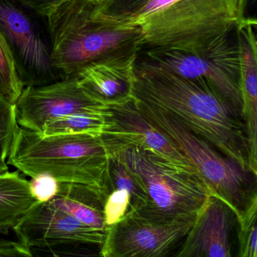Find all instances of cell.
<instances>
[{
    "mask_svg": "<svg viewBox=\"0 0 257 257\" xmlns=\"http://www.w3.org/2000/svg\"><path fill=\"white\" fill-rule=\"evenodd\" d=\"M247 3L248 0H177L131 21L143 31L140 48L187 49L209 43L235 30L247 17Z\"/></svg>",
    "mask_w": 257,
    "mask_h": 257,
    "instance_id": "obj_6",
    "label": "cell"
},
{
    "mask_svg": "<svg viewBox=\"0 0 257 257\" xmlns=\"http://www.w3.org/2000/svg\"><path fill=\"white\" fill-rule=\"evenodd\" d=\"M107 108L84 93L75 77L45 85L24 87L15 103L19 126L39 134L45 123L52 119Z\"/></svg>",
    "mask_w": 257,
    "mask_h": 257,
    "instance_id": "obj_10",
    "label": "cell"
},
{
    "mask_svg": "<svg viewBox=\"0 0 257 257\" xmlns=\"http://www.w3.org/2000/svg\"><path fill=\"white\" fill-rule=\"evenodd\" d=\"M109 175L110 192L125 190L129 193V213L138 211L146 205L147 193L143 180L123 160L113 154H109Z\"/></svg>",
    "mask_w": 257,
    "mask_h": 257,
    "instance_id": "obj_19",
    "label": "cell"
},
{
    "mask_svg": "<svg viewBox=\"0 0 257 257\" xmlns=\"http://www.w3.org/2000/svg\"><path fill=\"white\" fill-rule=\"evenodd\" d=\"M94 0H69L46 18L51 60L63 78H72L91 63L137 52L141 27L128 21L106 19L94 12Z\"/></svg>",
    "mask_w": 257,
    "mask_h": 257,
    "instance_id": "obj_2",
    "label": "cell"
},
{
    "mask_svg": "<svg viewBox=\"0 0 257 257\" xmlns=\"http://www.w3.org/2000/svg\"><path fill=\"white\" fill-rule=\"evenodd\" d=\"M102 139L109 154L123 160L144 183L146 205L133 213L168 221L195 220L213 196L197 171L177 166L137 145Z\"/></svg>",
    "mask_w": 257,
    "mask_h": 257,
    "instance_id": "obj_4",
    "label": "cell"
},
{
    "mask_svg": "<svg viewBox=\"0 0 257 257\" xmlns=\"http://www.w3.org/2000/svg\"><path fill=\"white\" fill-rule=\"evenodd\" d=\"M0 31L13 52L24 87L64 79L51 60L46 18L14 0H0Z\"/></svg>",
    "mask_w": 257,
    "mask_h": 257,
    "instance_id": "obj_8",
    "label": "cell"
},
{
    "mask_svg": "<svg viewBox=\"0 0 257 257\" xmlns=\"http://www.w3.org/2000/svg\"><path fill=\"white\" fill-rule=\"evenodd\" d=\"M131 196L125 190H113L109 193L104 203L106 229L123 219L129 213Z\"/></svg>",
    "mask_w": 257,
    "mask_h": 257,
    "instance_id": "obj_24",
    "label": "cell"
},
{
    "mask_svg": "<svg viewBox=\"0 0 257 257\" xmlns=\"http://www.w3.org/2000/svg\"><path fill=\"white\" fill-rule=\"evenodd\" d=\"M107 196L103 190L84 184L59 183L57 195L48 203L84 224L105 232Z\"/></svg>",
    "mask_w": 257,
    "mask_h": 257,
    "instance_id": "obj_16",
    "label": "cell"
},
{
    "mask_svg": "<svg viewBox=\"0 0 257 257\" xmlns=\"http://www.w3.org/2000/svg\"><path fill=\"white\" fill-rule=\"evenodd\" d=\"M8 166L30 178L46 175L59 183H74L110 193L109 151L101 137L63 134L43 136L19 126Z\"/></svg>",
    "mask_w": 257,
    "mask_h": 257,
    "instance_id": "obj_3",
    "label": "cell"
},
{
    "mask_svg": "<svg viewBox=\"0 0 257 257\" xmlns=\"http://www.w3.org/2000/svg\"><path fill=\"white\" fill-rule=\"evenodd\" d=\"M18 241L32 250L70 244L101 246L106 232L84 224L48 202H36L14 227Z\"/></svg>",
    "mask_w": 257,
    "mask_h": 257,
    "instance_id": "obj_11",
    "label": "cell"
},
{
    "mask_svg": "<svg viewBox=\"0 0 257 257\" xmlns=\"http://www.w3.org/2000/svg\"><path fill=\"white\" fill-rule=\"evenodd\" d=\"M101 247L92 244H70L48 247L40 251L51 257H104Z\"/></svg>",
    "mask_w": 257,
    "mask_h": 257,
    "instance_id": "obj_26",
    "label": "cell"
},
{
    "mask_svg": "<svg viewBox=\"0 0 257 257\" xmlns=\"http://www.w3.org/2000/svg\"><path fill=\"white\" fill-rule=\"evenodd\" d=\"M111 125V111L107 108L102 111H81L52 119L45 123L41 135L79 134L102 137Z\"/></svg>",
    "mask_w": 257,
    "mask_h": 257,
    "instance_id": "obj_18",
    "label": "cell"
},
{
    "mask_svg": "<svg viewBox=\"0 0 257 257\" xmlns=\"http://www.w3.org/2000/svg\"><path fill=\"white\" fill-rule=\"evenodd\" d=\"M37 15L47 18L59 6L69 0H14Z\"/></svg>",
    "mask_w": 257,
    "mask_h": 257,
    "instance_id": "obj_27",
    "label": "cell"
},
{
    "mask_svg": "<svg viewBox=\"0 0 257 257\" xmlns=\"http://www.w3.org/2000/svg\"><path fill=\"white\" fill-rule=\"evenodd\" d=\"M257 22L246 17L237 25L241 70L243 115L247 128L250 168L257 175Z\"/></svg>",
    "mask_w": 257,
    "mask_h": 257,
    "instance_id": "obj_15",
    "label": "cell"
},
{
    "mask_svg": "<svg viewBox=\"0 0 257 257\" xmlns=\"http://www.w3.org/2000/svg\"><path fill=\"white\" fill-rule=\"evenodd\" d=\"M175 1H177V0H149L132 18L127 20V21H131L137 19V18H141V17L145 16V15L151 13V12H155V11L158 10L161 8L165 7V6L172 4Z\"/></svg>",
    "mask_w": 257,
    "mask_h": 257,
    "instance_id": "obj_29",
    "label": "cell"
},
{
    "mask_svg": "<svg viewBox=\"0 0 257 257\" xmlns=\"http://www.w3.org/2000/svg\"><path fill=\"white\" fill-rule=\"evenodd\" d=\"M257 208L238 223V257H257Z\"/></svg>",
    "mask_w": 257,
    "mask_h": 257,
    "instance_id": "obj_23",
    "label": "cell"
},
{
    "mask_svg": "<svg viewBox=\"0 0 257 257\" xmlns=\"http://www.w3.org/2000/svg\"><path fill=\"white\" fill-rule=\"evenodd\" d=\"M134 99L142 114L194 165L213 196L232 208L238 223L257 208V175L223 155L167 111L146 101L134 96Z\"/></svg>",
    "mask_w": 257,
    "mask_h": 257,
    "instance_id": "obj_5",
    "label": "cell"
},
{
    "mask_svg": "<svg viewBox=\"0 0 257 257\" xmlns=\"http://www.w3.org/2000/svg\"><path fill=\"white\" fill-rule=\"evenodd\" d=\"M15 105H12L0 96V159L6 161L17 130Z\"/></svg>",
    "mask_w": 257,
    "mask_h": 257,
    "instance_id": "obj_22",
    "label": "cell"
},
{
    "mask_svg": "<svg viewBox=\"0 0 257 257\" xmlns=\"http://www.w3.org/2000/svg\"><path fill=\"white\" fill-rule=\"evenodd\" d=\"M0 257H37L33 250L20 241L0 240Z\"/></svg>",
    "mask_w": 257,
    "mask_h": 257,
    "instance_id": "obj_28",
    "label": "cell"
},
{
    "mask_svg": "<svg viewBox=\"0 0 257 257\" xmlns=\"http://www.w3.org/2000/svg\"><path fill=\"white\" fill-rule=\"evenodd\" d=\"M24 88L13 52L0 31V96L15 105Z\"/></svg>",
    "mask_w": 257,
    "mask_h": 257,
    "instance_id": "obj_20",
    "label": "cell"
},
{
    "mask_svg": "<svg viewBox=\"0 0 257 257\" xmlns=\"http://www.w3.org/2000/svg\"><path fill=\"white\" fill-rule=\"evenodd\" d=\"M29 187L32 196L38 202L45 203L57 195L59 182L49 175H40L29 181Z\"/></svg>",
    "mask_w": 257,
    "mask_h": 257,
    "instance_id": "obj_25",
    "label": "cell"
},
{
    "mask_svg": "<svg viewBox=\"0 0 257 257\" xmlns=\"http://www.w3.org/2000/svg\"><path fill=\"white\" fill-rule=\"evenodd\" d=\"M99 1H101V0H94V2H95V3H98V2Z\"/></svg>",
    "mask_w": 257,
    "mask_h": 257,
    "instance_id": "obj_31",
    "label": "cell"
},
{
    "mask_svg": "<svg viewBox=\"0 0 257 257\" xmlns=\"http://www.w3.org/2000/svg\"><path fill=\"white\" fill-rule=\"evenodd\" d=\"M111 111L112 125L102 137L137 145L177 166L197 171L190 160L168 138L157 130L138 109L134 96L126 102L107 107Z\"/></svg>",
    "mask_w": 257,
    "mask_h": 257,
    "instance_id": "obj_12",
    "label": "cell"
},
{
    "mask_svg": "<svg viewBox=\"0 0 257 257\" xmlns=\"http://www.w3.org/2000/svg\"><path fill=\"white\" fill-rule=\"evenodd\" d=\"M149 0H101L95 3L97 15L112 21H127L132 18Z\"/></svg>",
    "mask_w": 257,
    "mask_h": 257,
    "instance_id": "obj_21",
    "label": "cell"
},
{
    "mask_svg": "<svg viewBox=\"0 0 257 257\" xmlns=\"http://www.w3.org/2000/svg\"><path fill=\"white\" fill-rule=\"evenodd\" d=\"M9 170V166H8L6 161L0 159V175L1 174L5 173V172H8Z\"/></svg>",
    "mask_w": 257,
    "mask_h": 257,
    "instance_id": "obj_30",
    "label": "cell"
},
{
    "mask_svg": "<svg viewBox=\"0 0 257 257\" xmlns=\"http://www.w3.org/2000/svg\"><path fill=\"white\" fill-rule=\"evenodd\" d=\"M38 202L32 196L29 181L18 172L0 175V235H9Z\"/></svg>",
    "mask_w": 257,
    "mask_h": 257,
    "instance_id": "obj_17",
    "label": "cell"
},
{
    "mask_svg": "<svg viewBox=\"0 0 257 257\" xmlns=\"http://www.w3.org/2000/svg\"><path fill=\"white\" fill-rule=\"evenodd\" d=\"M133 96L167 111L223 155L253 172L242 112L205 78L190 79L135 65Z\"/></svg>",
    "mask_w": 257,
    "mask_h": 257,
    "instance_id": "obj_1",
    "label": "cell"
},
{
    "mask_svg": "<svg viewBox=\"0 0 257 257\" xmlns=\"http://www.w3.org/2000/svg\"><path fill=\"white\" fill-rule=\"evenodd\" d=\"M237 224L232 208L211 196L176 257H233L232 237Z\"/></svg>",
    "mask_w": 257,
    "mask_h": 257,
    "instance_id": "obj_13",
    "label": "cell"
},
{
    "mask_svg": "<svg viewBox=\"0 0 257 257\" xmlns=\"http://www.w3.org/2000/svg\"><path fill=\"white\" fill-rule=\"evenodd\" d=\"M137 52L91 63L73 77L84 93L101 105L108 107L126 102L133 97Z\"/></svg>",
    "mask_w": 257,
    "mask_h": 257,
    "instance_id": "obj_14",
    "label": "cell"
},
{
    "mask_svg": "<svg viewBox=\"0 0 257 257\" xmlns=\"http://www.w3.org/2000/svg\"><path fill=\"white\" fill-rule=\"evenodd\" d=\"M195 220H156L128 213L106 229L104 257H176Z\"/></svg>",
    "mask_w": 257,
    "mask_h": 257,
    "instance_id": "obj_9",
    "label": "cell"
},
{
    "mask_svg": "<svg viewBox=\"0 0 257 257\" xmlns=\"http://www.w3.org/2000/svg\"><path fill=\"white\" fill-rule=\"evenodd\" d=\"M135 65L161 69L190 79L205 78L243 114L236 28L209 43L195 48H140Z\"/></svg>",
    "mask_w": 257,
    "mask_h": 257,
    "instance_id": "obj_7",
    "label": "cell"
}]
</instances>
